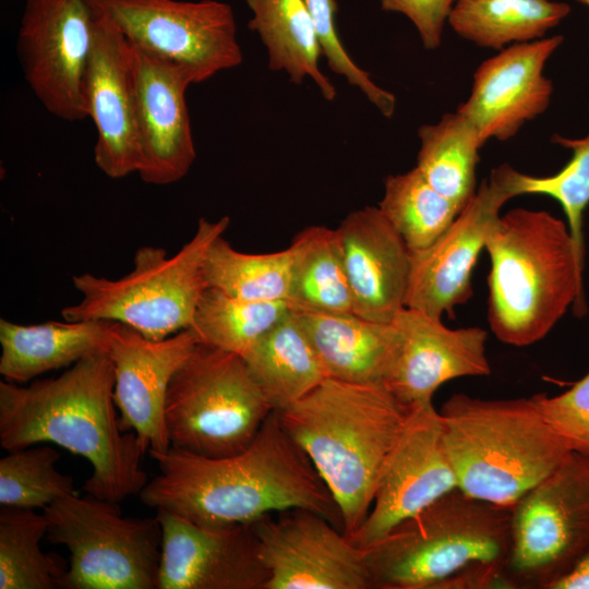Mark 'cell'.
I'll list each match as a JSON object with an SVG mask.
<instances>
[{
	"label": "cell",
	"instance_id": "36",
	"mask_svg": "<svg viewBox=\"0 0 589 589\" xmlns=\"http://www.w3.org/2000/svg\"><path fill=\"white\" fill-rule=\"evenodd\" d=\"M304 2L313 20L321 53L325 57L329 69L344 76L350 85L358 87L383 116L390 118L395 111L396 98L390 92L377 86L369 73L358 67L346 51L335 24L336 1L304 0Z\"/></svg>",
	"mask_w": 589,
	"mask_h": 589
},
{
	"label": "cell",
	"instance_id": "23",
	"mask_svg": "<svg viewBox=\"0 0 589 589\" xmlns=\"http://www.w3.org/2000/svg\"><path fill=\"white\" fill-rule=\"evenodd\" d=\"M292 311L327 377L383 385L396 342L394 322L369 321L356 313Z\"/></svg>",
	"mask_w": 589,
	"mask_h": 589
},
{
	"label": "cell",
	"instance_id": "2",
	"mask_svg": "<svg viewBox=\"0 0 589 589\" xmlns=\"http://www.w3.org/2000/svg\"><path fill=\"white\" fill-rule=\"evenodd\" d=\"M108 353L82 359L57 377L29 385L0 382V446L7 452L53 443L84 457L92 474L83 490L121 502L147 483L134 432L120 426Z\"/></svg>",
	"mask_w": 589,
	"mask_h": 589
},
{
	"label": "cell",
	"instance_id": "17",
	"mask_svg": "<svg viewBox=\"0 0 589 589\" xmlns=\"http://www.w3.org/2000/svg\"><path fill=\"white\" fill-rule=\"evenodd\" d=\"M197 344L191 328L151 340L124 324H112L108 357L120 426L135 433L144 453L170 448L165 422L167 390L175 372Z\"/></svg>",
	"mask_w": 589,
	"mask_h": 589
},
{
	"label": "cell",
	"instance_id": "8",
	"mask_svg": "<svg viewBox=\"0 0 589 589\" xmlns=\"http://www.w3.org/2000/svg\"><path fill=\"white\" fill-rule=\"evenodd\" d=\"M273 411L241 356L197 344L167 390L170 447L211 458L241 453Z\"/></svg>",
	"mask_w": 589,
	"mask_h": 589
},
{
	"label": "cell",
	"instance_id": "34",
	"mask_svg": "<svg viewBox=\"0 0 589 589\" xmlns=\"http://www.w3.org/2000/svg\"><path fill=\"white\" fill-rule=\"evenodd\" d=\"M60 454L49 445L8 452L0 459V505L36 509L77 494L73 478L56 464Z\"/></svg>",
	"mask_w": 589,
	"mask_h": 589
},
{
	"label": "cell",
	"instance_id": "18",
	"mask_svg": "<svg viewBox=\"0 0 589 589\" xmlns=\"http://www.w3.org/2000/svg\"><path fill=\"white\" fill-rule=\"evenodd\" d=\"M393 322L396 342L383 386L407 408L432 402L450 380L491 373L483 328H449L442 318L409 308Z\"/></svg>",
	"mask_w": 589,
	"mask_h": 589
},
{
	"label": "cell",
	"instance_id": "1",
	"mask_svg": "<svg viewBox=\"0 0 589 589\" xmlns=\"http://www.w3.org/2000/svg\"><path fill=\"white\" fill-rule=\"evenodd\" d=\"M159 473L140 498L196 525L252 524L265 515L306 508L344 531L342 517L313 464L274 410L241 453L211 458L169 448L151 453Z\"/></svg>",
	"mask_w": 589,
	"mask_h": 589
},
{
	"label": "cell",
	"instance_id": "21",
	"mask_svg": "<svg viewBox=\"0 0 589 589\" xmlns=\"http://www.w3.org/2000/svg\"><path fill=\"white\" fill-rule=\"evenodd\" d=\"M131 47L140 144L137 173L146 183L170 184L189 172L196 157L185 101L187 88L194 83L184 70Z\"/></svg>",
	"mask_w": 589,
	"mask_h": 589
},
{
	"label": "cell",
	"instance_id": "19",
	"mask_svg": "<svg viewBox=\"0 0 589 589\" xmlns=\"http://www.w3.org/2000/svg\"><path fill=\"white\" fill-rule=\"evenodd\" d=\"M563 36L507 46L476 70L471 93L457 111L466 117L484 145L507 141L549 107L553 85L543 73Z\"/></svg>",
	"mask_w": 589,
	"mask_h": 589
},
{
	"label": "cell",
	"instance_id": "7",
	"mask_svg": "<svg viewBox=\"0 0 589 589\" xmlns=\"http://www.w3.org/2000/svg\"><path fill=\"white\" fill-rule=\"evenodd\" d=\"M229 221L228 216L216 221L200 218L193 237L172 256L163 248L137 249L133 269L118 279L88 273L73 276L82 299L65 306L62 317L121 323L151 340L189 328L207 288L203 273L207 250Z\"/></svg>",
	"mask_w": 589,
	"mask_h": 589
},
{
	"label": "cell",
	"instance_id": "16",
	"mask_svg": "<svg viewBox=\"0 0 589 589\" xmlns=\"http://www.w3.org/2000/svg\"><path fill=\"white\" fill-rule=\"evenodd\" d=\"M161 560L157 589H264L268 572L252 524L196 525L157 509Z\"/></svg>",
	"mask_w": 589,
	"mask_h": 589
},
{
	"label": "cell",
	"instance_id": "33",
	"mask_svg": "<svg viewBox=\"0 0 589 589\" xmlns=\"http://www.w3.org/2000/svg\"><path fill=\"white\" fill-rule=\"evenodd\" d=\"M378 208L410 252L433 243L460 212L456 204L428 182L417 167L385 179Z\"/></svg>",
	"mask_w": 589,
	"mask_h": 589
},
{
	"label": "cell",
	"instance_id": "6",
	"mask_svg": "<svg viewBox=\"0 0 589 589\" xmlns=\"http://www.w3.org/2000/svg\"><path fill=\"white\" fill-rule=\"evenodd\" d=\"M510 549L512 507L456 489L363 550L373 588L426 589L472 566L506 568Z\"/></svg>",
	"mask_w": 589,
	"mask_h": 589
},
{
	"label": "cell",
	"instance_id": "22",
	"mask_svg": "<svg viewBox=\"0 0 589 589\" xmlns=\"http://www.w3.org/2000/svg\"><path fill=\"white\" fill-rule=\"evenodd\" d=\"M353 313L390 323L404 309L410 275V251L378 206L346 216L336 229Z\"/></svg>",
	"mask_w": 589,
	"mask_h": 589
},
{
	"label": "cell",
	"instance_id": "25",
	"mask_svg": "<svg viewBox=\"0 0 589 589\" xmlns=\"http://www.w3.org/2000/svg\"><path fill=\"white\" fill-rule=\"evenodd\" d=\"M242 358L263 395L277 411L294 404L327 378L292 309Z\"/></svg>",
	"mask_w": 589,
	"mask_h": 589
},
{
	"label": "cell",
	"instance_id": "29",
	"mask_svg": "<svg viewBox=\"0 0 589 589\" xmlns=\"http://www.w3.org/2000/svg\"><path fill=\"white\" fill-rule=\"evenodd\" d=\"M417 168L461 211L476 193V168L483 146L471 122L458 111L418 130Z\"/></svg>",
	"mask_w": 589,
	"mask_h": 589
},
{
	"label": "cell",
	"instance_id": "13",
	"mask_svg": "<svg viewBox=\"0 0 589 589\" xmlns=\"http://www.w3.org/2000/svg\"><path fill=\"white\" fill-rule=\"evenodd\" d=\"M514 169L503 164L482 181L450 226L430 245L410 252L405 306L442 318L472 296L471 276L502 206L517 196Z\"/></svg>",
	"mask_w": 589,
	"mask_h": 589
},
{
	"label": "cell",
	"instance_id": "11",
	"mask_svg": "<svg viewBox=\"0 0 589 589\" xmlns=\"http://www.w3.org/2000/svg\"><path fill=\"white\" fill-rule=\"evenodd\" d=\"M589 549V454L572 452L512 507V581L544 588Z\"/></svg>",
	"mask_w": 589,
	"mask_h": 589
},
{
	"label": "cell",
	"instance_id": "4",
	"mask_svg": "<svg viewBox=\"0 0 589 589\" xmlns=\"http://www.w3.org/2000/svg\"><path fill=\"white\" fill-rule=\"evenodd\" d=\"M488 320L504 344L543 339L572 305L586 311L584 266L568 226L546 211L510 209L491 228Z\"/></svg>",
	"mask_w": 589,
	"mask_h": 589
},
{
	"label": "cell",
	"instance_id": "40",
	"mask_svg": "<svg viewBox=\"0 0 589 589\" xmlns=\"http://www.w3.org/2000/svg\"><path fill=\"white\" fill-rule=\"evenodd\" d=\"M578 3L584 4L589 8V0H576Z\"/></svg>",
	"mask_w": 589,
	"mask_h": 589
},
{
	"label": "cell",
	"instance_id": "30",
	"mask_svg": "<svg viewBox=\"0 0 589 589\" xmlns=\"http://www.w3.org/2000/svg\"><path fill=\"white\" fill-rule=\"evenodd\" d=\"M47 520L35 509L0 508V589L63 588L67 564L40 548Z\"/></svg>",
	"mask_w": 589,
	"mask_h": 589
},
{
	"label": "cell",
	"instance_id": "37",
	"mask_svg": "<svg viewBox=\"0 0 589 589\" xmlns=\"http://www.w3.org/2000/svg\"><path fill=\"white\" fill-rule=\"evenodd\" d=\"M533 398L549 426L573 452L589 454V373L557 396Z\"/></svg>",
	"mask_w": 589,
	"mask_h": 589
},
{
	"label": "cell",
	"instance_id": "26",
	"mask_svg": "<svg viewBox=\"0 0 589 589\" xmlns=\"http://www.w3.org/2000/svg\"><path fill=\"white\" fill-rule=\"evenodd\" d=\"M253 13L249 28L259 34L268 55V68L285 71L291 83L306 77L326 100L336 88L318 67L322 56L313 20L304 0H247Z\"/></svg>",
	"mask_w": 589,
	"mask_h": 589
},
{
	"label": "cell",
	"instance_id": "35",
	"mask_svg": "<svg viewBox=\"0 0 589 589\" xmlns=\"http://www.w3.org/2000/svg\"><path fill=\"white\" fill-rule=\"evenodd\" d=\"M552 142L573 152L570 160L555 175L533 177L516 170V195L543 194L556 200L567 218L579 263L585 267L584 214L589 205V133L581 139L554 134Z\"/></svg>",
	"mask_w": 589,
	"mask_h": 589
},
{
	"label": "cell",
	"instance_id": "3",
	"mask_svg": "<svg viewBox=\"0 0 589 589\" xmlns=\"http://www.w3.org/2000/svg\"><path fill=\"white\" fill-rule=\"evenodd\" d=\"M409 411L383 385L330 377L277 411L287 433L330 491L348 537L371 509L384 465Z\"/></svg>",
	"mask_w": 589,
	"mask_h": 589
},
{
	"label": "cell",
	"instance_id": "31",
	"mask_svg": "<svg viewBox=\"0 0 589 589\" xmlns=\"http://www.w3.org/2000/svg\"><path fill=\"white\" fill-rule=\"evenodd\" d=\"M288 301H253L207 287L189 328L199 344L243 356L289 312Z\"/></svg>",
	"mask_w": 589,
	"mask_h": 589
},
{
	"label": "cell",
	"instance_id": "28",
	"mask_svg": "<svg viewBox=\"0 0 589 589\" xmlns=\"http://www.w3.org/2000/svg\"><path fill=\"white\" fill-rule=\"evenodd\" d=\"M291 309L323 313H353L350 290L336 229L309 226L293 238Z\"/></svg>",
	"mask_w": 589,
	"mask_h": 589
},
{
	"label": "cell",
	"instance_id": "38",
	"mask_svg": "<svg viewBox=\"0 0 589 589\" xmlns=\"http://www.w3.org/2000/svg\"><path fill=\"white\" fill-rule=\"evenodd\" d=\"M456 0H381V9L406 15L416 26L425 49L440 47L445 23Z\"/></svg>",
	"mask_w": 589,
	"mask_h": 589
},
{
	"label": "cell",
	"instance_id": "10",
	"mask_svg": "<svg viewBox=\"0 0 589 589\" xmlns=\"http://www.w3.org/2000/svg\"><path fill=\"white\" fill-rule=\"evenodd\" d=\"M127 40L193 83L242 63L232 8L217 0H88Z\"/></svg>",
	"mask_w": 589,
	"mask_h": 589
},
{
	"label": "cell",
	"instance_id": "12",
	"mask_svg": "<svg viewBox=\"0 0 589 589\" xmlns=\"http://www.w3.org/2000/svg\"><path fill=\"white\" fill-rule=\"evenodd\" d=\"M97 15L88 0H26L17 37L24 77L47 111L87 118L84 81Z\"/></svg>",
	"mask_w": 589,
	"mask_h": 589
},
{
	"label": "cell",
	"instance_id": "14",
	"mask_svg": "<svg viewBox=\"0 0 589 589\" xmlns=\"http://www.w3.org/2000/svg\"><path fill=\"white\" fill-rule=\"evenodd\" d=\"M252 525L268 572L264 589H373L364 550L321 514L291 508Z\"/></svg>",
	"mask_w": 589,
	"mask_h": 589
},
{
	"label": "cell",
	"instance_id": "15",
	"mask_svg": "<svg viewBox=\"0 0 589 589\" xmlns=\"http://www.w3.org/2000/svg\"><path fill=\"white\" fill-rule=\"evenodd\" d=\"M456 489L440 411L432 402L411 408L384 465L371 509L349 538L366 549Z\"/></svg>",
	"mask_w": 589,
	"mask_h": 589
},
{
	"label": "cell",
	"instance_id": "39",
	"mask_svg": "<svg viewBox=\"0 0 589 589\" xmlns=\"http://www.w3.org/2000/svg\"><path fill=\"white\" fill-rule=\"evenodd\" d=\"M544 588L589 589V549L576 560L569 569L552 579Z\"/></svg>",
	"mask_w": 589,
	"mask_h": 589
},
{
	"label": "cell",
	"instance_id": "20",
	"mask_svg": "<svg viewBox=\"0 0 589 589\" xmlns=\"http://www.w3.org/2000/svg\"><path fill=\"white\" fill-rule=\"evenodd\" d=\"M96 15L84 103L97 133L95 164L107 177L120 179L137 172L140 166L133 53L122 33L109 20Z\"/></svg>",
	"mask_w": 589,
	"mask_h": 589
},
{
	"label": "cell",
	"instance_id": "27",
	"mask_svg": "<svg viewBox=\"0 0 589 589\" xmlns=\"http://www.w3.org/2000/svg\"><path fill=\"white\" fill-rule=\"evenodd\" d=\"M569 12L554 0H456L447 23L476 46L501 50L545 37Z\"/></svg>",
	"mask_w": 589,
	"mask_h": 589
},
{
	"label": "cell",
	"instance_id": "5",
	"mask_svg": "<svg viewBox=\"0 0 589 589\" xmlns=\"http://www.w3.org/2000/svg\"><path fill=\"white\" fill-rule=\"evenodd\" d=\"M440 413L458 489L494 505L513 507L573 452L533 396L483 399L459 393Z\"/></svg>",
	"mask_w": 589,
	"mask_h": 589
},
{
	"label": "cell",
	"instance_id": "32",
	"mask_svg": "<svg viewBox=\"0 0 589 589\" xmlns=\"http://www.w3.org/2000/svg\"><path fill=\"white\" fill-rule=\"evenodd\" d=\"M207 287L253 301H288L291 285L289 247L272 253H244L223 236L213 241L204 265Z\"/></svg>",
	"mask_w": 589,
	"mask_h": 589
},
{
	"label": "cell",
	"instance_id": "9",
	"mask_svg": "<svg viewBox=\"0 0 589 589\" xmlns=\"http://www.w3.org/2000/svg\"><path fill=\"white\" fill-rule=\"evenodd\" d=\"M46 539L65 546L63 589H157L161 527L124 517L118 502L72 494L43 509Z\"/></svg>",
	"mask_w": 589,
	"mask_h": 589
},
{
	"label": "cell",
	"instance_id": "24",
	"mask_svg": "<svg viewBox=\"0 0 589 589\" xmlns=\"http://www.w3.org/2000/svg\"><path fill=\"white\" fill-rule=\"evenodd\" d=\"M22 325L0 320V374L27 383L84 358L108 353L113 322L83 320Z\"/></svg>",
	"mask_w": 589,
	"mask_h": 589
}]
</instances>
